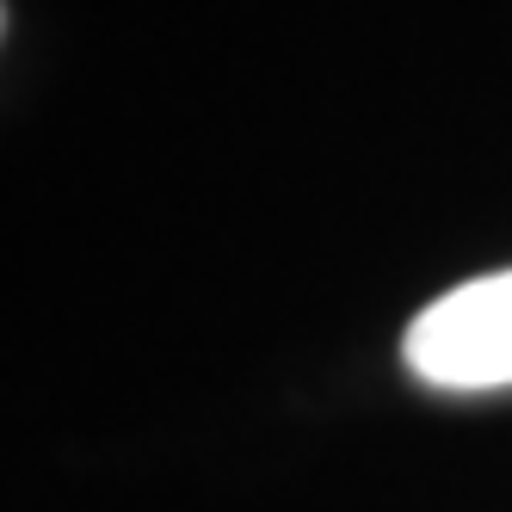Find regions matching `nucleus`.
<instances>
[{
	"label": "nucleus",
	"mask_w": 512,
	"mask_h": 512,
	"mask_svg": "<svg viewBox=\"0 0 512 512\" xmlns=\"http://www.w3.org/2000/svg\"><path fill=\"white\" fill-rule=\"evenodd\" d=\"M401 358L432 389H512V272L469 278L420 309Z\"/></svg>",
	"instance_id": "f257e3e1"
}]
</instances>
